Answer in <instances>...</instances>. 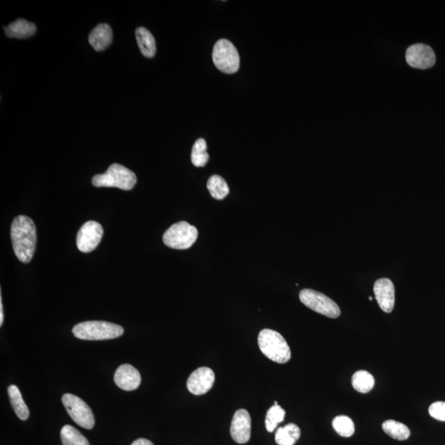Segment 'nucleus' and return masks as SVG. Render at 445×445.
Listing matches in <instances>:
<instances>
[{"label": "nucleus", "instance_id": "obj_7", "mask_svg": "<svg viewBox=\"0 0 445 445\" xmlns=\"http://www.w3.org/2000/svg\"><path fill=\"white\" fill-rule=\"evenodd\" d=\"M299 299L310 310L331 319H337L340 315L338 303L325 294L310 289H304L299 293Z\"/></svg>", "mask_w": 445, "mask_h": 445}, {"label": "nucleus", "instance_id": "obj_10", "mask_svg": "<svg viewBox=\"0 0 445 445\" xmlns=\"http://www.w3.org/2000/svg\"><path fill=\"white\" fill-rule=\"evenodd\" d=\"M406 60L410 66L425 70L434 66L437 58L433 49L429 45L416 44L407 50Z\"/></svg>", "mask_w": 445, "mask_h": 445}, {"label": "nucleus", "instance_id": "obj_8", "mask_svg": "<svg viewBox=\"0 0 445 445\" xmlns=\"http://www.w3.org/2000/svg\"><path fill=\"white\" fill-rule=\"evenodd\" d=\"M62 402L68 414L77 425L87 430L93 428L95 425L93 413L87 403L71 393L63 395Z\"/></svg>", "mask_w": 445, "mask_h": 445}, {"label": "nucleus", "instance_id": "obj_23", "mask_svg": "<svg viewBox=\"0 0 445 445\" xmlns=\"http://www.w3.org/2000/svg\"><path fill=\"white\" fill-rule=\"evenodd\" d=\"M63 445H90L89 440L72 425L63 426L61 431Z\"/></svg>", "mask_w": 445, "mask_h": 445}, {"label": "nucleus", "instance_id": "obj_2", "mask_svg": "<svg viewBox=\"0 0 445 445\" xmlns=\"http://www.w3.org/2000/svg\"><path fill=\"white\" fill-rule=\"evenodd\" d=\"M258 345L261 352L278 364H285L292 358V351L283 335L271 329H264L259 333Z\"/></svg>", "mask_w": 445, "mask_h": 445}, {"label": "nucleus", "instance_id": "obj_18", "mask_svg": "<svg viewBox=\"0 0 445 445\" xmlns=\"http://www.w3.org/2000/svg\"><path fill=\"white\" fill-rule=\"evenodd\" d=\"M9 400H10L13 411L22 421H26L29 417V407L22 399L20 389L16 385H10L8 389Z\"/></svg>", "mask_w": 445, "mask_h": 445}, {"label": "nucleus", "instance_id": "obj_5", "mask_svg": "<svg viewBox=\"0 0 445 445\" xmlns=\"http://www.w3.org/2000/svg\"><path fill=\"white\" fill-rule=\"evenodd\" d=\"M198 230L188 222L181 221L170 227L163 234L166 246L176 250L188 249L196 243Z\"/></svg>", "mask_w": 445, "mask_h": 445}, {"label": "nucleus", "instance_id": "obj_12", "mask_svg": "<svg viewBox=\"0 0 445 445\" xmlns=\"http://www.w3.org/2000/svg\"><path fill=\"white\" fill-rule=\"evenodd\" d=\"M251 416L247 410L240 409L234 413L232 420L231 437L238 444H246L251 438Z\"/></svg>", "mask_w": 445, "mask_h": 445}, {"label": "nucleus", "instance_id": "obj_11", "mask_svg": "<svg viewBox=\"0 0 445 445\" xmlns=\"http://www.w3.org/2000/svg\"><path fill=\"white\" fill-rule=\"evenodd\" d=\"M215 380L214 371L208 367H201L190 375L187 383L188 389L194 395H203L210 391Z\"/></svg>", "mask_w": 445, "mask_h": 445}, {"label": "nucleus", "instance_id": "obj_4", "mask_svg": "<svg viewBox=\"0 0 445 445\" xmlns=\"http://www.w3.org/2000/svg\"><path fill=\"white\" fill-rule=\"evenodd\" d=\"M92 183L96 188H116L130 190L137 183V179L133 171L114 163L108 167L105 174L94 176Z\"/></svg>", "mask_w": 445, "mask_h": 445}, {"label": "nucleus", "instance_id": "obj_15", "mask_svg": "<svg viewBox=\"0 0 445 445\" xmlns=\"http://www.w3.org/2000/svg\"><path fill=\"white\" fill-rule=\"evenodd\" d=\"M112 27L106 24L98 25L91 31L89 36V42L98 52L104 51L112 42Z\"/></svg>", "mask_w": 445, "mask_h": 445}, {"label": "nucleus", "instance_id": "obj_3", "mask_svg": "<svg viewBox=\"0 0 445 445\" xmlns=\"http://www.w3.org/2000/svg\"><path fill=\"white\" fill-rule=\"evenodd\" d=\"M73 334L76 338L88 340H103L120 338L124 329L121 326L104 321L80 322L74 326Z\"/></svg>", "mask_w": 445, "mask_h": 445}, {"label": "nucleus", "instance_id": "obj_26", "mask_svg": "<svg viewBox=\"0 0 445 445\" xmlns=\"http://www.w3.org/2000/svg\"><path fill=\"white\" fill-rule=\"evenodd\" d=\"M333 426L335 432L342 437H351L355 433V425L353 421L347 416H338L333 421Z\"/></svg>", "mask_w": 445, "mask_h": 445}, {"label": "nucleus", "instance_id": "obj_19", "mask_svg": "<svg viewBox=\"0 0 445 445\" xmlns=\"http://www.w3.org/2000/svg\"><path fill=\"white\" fill-rule=\"evenodd\" d=\"M301 435L299 426L289 423L276 430V442L278 445H294L301 438Z\"/></svg>", "mask_w": 445, "mask_h": 445}, {"label": "nucleus", "instance_id": "obj_17", "mask_svg": "<svg viewBox=\"0 0 445 445\" xmlns=\"http://www.w3.org/2000/svg\"><path fill=\"white\" fill-rule=\"evenodd\" d=\"M135 36L140 52L144 54V56L152 58L156 56V43L151 31L144 27H139L135 31Z\"/></svg>", "mask_w": 445, "mask_h": 445}, {"label": "nucleus", "instance_id": "obj_1", "mask_svg": "<svg viewBox=\"0 0 445 445\" xmlns=\"http://www.w3.org/2000/svg\"><path fill=\"white\" fill-rule=\"evenodd\" d=\"M11 239L18 260L30 262L36 244V229L33 220L26 216H17L12 222Z\"/></svg>", "mask_w": 445, "mask_h": 445}, {"label": "nucleus", "instance_id": "obj_25", "mask_svg": "<svg viewBox=\"0 0 445 445\" xmlns=\"http://www.w3.org/2000/svg\"><path fill=\"white\" fill-rule=\"evenodd\" d=\"M207 144L204 139H199L194 144L192 151V162L194 166L202 167L206 165L209 161V153L206 152Z\"/></svg>", "mask_w": 445, "mask_h": 445}, {"label": "nucleus", "instance_id": "obj_29", "mask_svg": "<svg viewBox=\"0 0 445 445\" xmlns=\"http://www.w3.org/2000/svg\"><path fill=\"white\" fill-rule=\"evenodd\" d=\"M3 303L2 296L0 297V326L3 325Z\"/></svg>", "mask_w": 445, "mask_h": 445}, {"label": "nucleus", "instance_id": "obj_14", "mask_svg": "<svg viewBox=\"0 0 445 445\" xmlns=\"http://www.w3.org/2000/svg\"><path fill=\"white\" fill-rule=\"evenodd\" d=\"M115 384L125 391L137 389L142 383L139 372L131 365L124 364L118 368L114 375Z\"/></svg>", "mask_w": 445, "mask_h": 445}, {"label": "nucleus", "instance_id": "obj_16", "mask_svg": "<svg viewBox=\"0 0 445 445\" xmlns=\"http://www.w3.org/2000/svg\"><path fill=\"white\" fill-rule=\"evenodd\" d=\"M4 30L8 38L24 39L33 36L36 31V27L33 22L18 20L4 27Z\"/></svg>", "mask_w": 445, "mask_h": 445}, {"label": "nucleus", "instance_id": "obj_21", "mask_svg": "<svg viewBox=\"0 0 445 445\" xmlns=\"http://www.w3.org/2000/svg\"><path fill=\"white\" fill-rule=\"evenodd\" d=\"M383 430L390 437L400 442L407 439L411 435V431L406 425L393 420L385 421Z\"/></svg>", "mask_w": 445, "mask_h": 445}, {"label": "nucleus", "instance_id": "obj_22", "mask_svg": "<svg viewBox=\"0 0 445 445\" xmlns=\"http://www.w3.org/2000/svg\"><path fill=\"white\" fill-rule=\"evenodd\" d=\"M207 189L211 197L216 199H225L229 193V188L226 181L219 175L211 176L207 181Z\"/></svg>", "mask_w": 445, "mask_h": 445}, {"label": "nucleus", "instance_id": "obj_30", "mask_svg": "<svg viewBox=\"0 0 445 445\" xmlns=\"http://www.w3.org/2000/svg\"><path fill=\"white\" fill-rule=\"evenodd\" d=\"M370 301H373V298L370 297Z\"/></svg>", "mask_w": 445, "mask_h": 445}, {"label": "nucleus", "instance_id": "obj_24", "mask_svg": "<svg viewBox=\"0 0 445 445\" xmlns=\"http://www.w3.org/2000/svg\"><path fill=\"white\" fill-rule=\"evenodd\" d=\"M285 416V411L278 405V402H275L274 406H272L266 413L265 424L268 432H273L277 425L284 421Z\"/></svg>", "mask_w": 445, "mask_h": 445}, {"label": "nucleus", "instance_id": "obj_28", "mask_svg": "<svg viewBox=\"0 0 445 445\" xmlns=\"http://www.w3.org/2000/svg\"><path fill=\"white\" fill-rule=\"evenodd\" d=\"M131 445H153V444L149 439L142 438L135 440Z\"/></svg>", "mask_w": 445, "mask_h": 445}, {"label": "nucleus", "instance_id": "obj_6", "mask_svg": "<svg viewBox=\"0 0 445 445\" xmlns=\"http://www.w3.org/2000/svg\"><path fill=\"white\" fill-rule=\"evenodd\" d=\"M212 58L217 69L225 74H234L239 69V54L228 40H218L213 50Z\"/></svg>", "mask_w": 445, "mask_h": 445}, {"label": "nucleus", "instance_id": "obj_13", "mask_svg": "<svg viewBox=\"0 0 445 445\" xmlns=\"http://www.w3.org/2000/svg\"><path fill=\"white\" fill-rule=\"evenodd\" d=\"M374 292L381 310L387 313L391 312L395 304V288L392 281L387 278L377 280Z\"/></svg>", "mask_w": 445, "mask_h": 445}, {"label": "nucleus", "instance_id": "obj_9", "mask_svg": "<svg viewBox=\"0 0 445 445\" xmlns=\"http://www.w3.org/2000/svg\"><path fill=\"white\" fill-rule=\"evenodd\" d=\"M103 229L96 221H88L81 227L77 235V246L82 252H90L98 246L103 239Z\"/></svg>", "mask_w": 445, "mask_h": 445}, {"label": "nucleus", "instance_id": "obj_27", "mask_svg": "<svg viewBox=\"0 0 445 445\" xmlns=\"http://www.w3.org/2000/svg\"><path fill=\"white\" fill-rule=\"evenodd\" d=\"M429 413L434 419L445 421V402H435L431 404Z\"/></svg>", "mask_w": 445, "mask_h": 445}, {"label": "nucleus", "instance_id": "obj_20", "mask_svg": "<svg viewBox=\"0 0 445 445\" xmlns=\"http://www.w3.org/2000/svg\"><path fill=\"white\" fill-rule=\"evenodd\" d=\"M352 383L353 388L361 393H367L373 389L375 381L374 376L366 370L356 372L352 376Z\"/></svg>", "mask_w": 445, "mask_h": 445}]
</instances>
